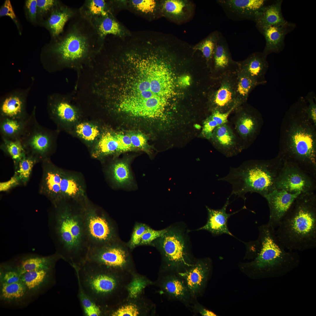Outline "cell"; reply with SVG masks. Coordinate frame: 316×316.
<instances>
[{"mask_svg":"<svg viewBox=\"0 0 316 316\" xmlns=\"http://www.w3.org/2000/svg\"><path fill=\"white\" fill-rule=\"evenodd\" d=\"M258 85L257 82L238 69L236 73V96L241 105L246 102L251 92Z\"/></svg>","mask_w":316,"mask_h":316,"instance_id":"36","label":"cell"},{"mask_svg":"<svg viewBox=\"0 0 316 316\" xmlns=\"http://www.w3.org/2000/svg\"><path fill=\"white\" fill-rule=\"evenodd\" d=\"M74 269L78 284L106 313L119 303L121 274L87 261Z\"/></svg>","mask_w":316,"mask_h":316,"instance_id":"8","label":"cell"},{"mask_svg":"<svg viewBox=\"0 0 316 316\" xmlns=\"http://www.w3.org/2000/svg\"><path fill=\"white\" fill-rule=\"evenodd\" d=\"M127 9L150 21L163 17L161 0H128Z\"/></svg>","mask_w":316,"mask_h":316,"instance_id":"29","label":"cell"},{"mask_svg":"<svg viewBox=\"0 0 316 316\" xmlns=\"http://www.w3.org/2000/svg\"><path fill=\"white\" fill-rule=\"evenodd\" d=\"M28 16L32 21L36 20L37 12V0H27L25 2Z\"/></svg>","mask_w":316,"mask_h":316,"instance_id":"53","label":"cell"},{"mask_svg":"<svg viewBox=\"0 0 316 316\" xmlns=\"http://www.w3.org/2000/svg\"><path fill=\"white\" fill-rule=\"evenodd\" d=\"M163 17L178 25L188 22L193 18L195 5L189 0H162Z\"/></svg>","mask_w":316,"mask_h":316,"instance_id":"19","label":"cell"},{"mask_svg":"<svg viewBox=\"0 0 316 316\" xmlns=\"http://www.w3.org/2000/svg\"><path fill=\"white\" fill-rule=\"evenodd\" d=\"M30 116L26 111L25 100L20 96H9L1 102L0 116L26 120Z\"/></svg>","mask_w":316,"mask_h":316,"instance_id":"30","label":"cell"},{"mask_svg":"<svg viewBox=\"0 0 316 316\" xmlns=\"http://www.w3.org/2000/svg\"><path fill=\"white\" fill-rule=\"evenodd\" d=\"M61 258L56 253L47 257L30 255L22 258L19 265L18 272L21 276L26 272L41 269L51 270L56 261Z\"/></svg>","mask_w":316,"mask_h":316,"instance_id":"31","label":"cell"},{"mask_svg":"<svg viewBox=\"0 0 316 316\" xmlns=\"http://www.w3.org/2000/svg\"><path fill=\"white\" fill-rule=\"evenodd\" d=\"M307 101L301 97L287 112L278 155L294 163L316 178V126L307 115Z\"/></svg>","mask_w":316,"mask_h":316,"instance_id":"3","label":"cell"},{"mask_svg":"<svg viewBox=\"0 0 316 316\" xmlns=\"http://www.w3.org/2000/svg\"><path fill=\"white\" fill-rule=\"evenodd\" d=\"M300 193L292 194L283 190L275 189L265 195L269 210L268 224L275 229L281 219Z\"/></svg>","mask_w":316,"mask_h":316,"instance_id":"17","label":"cell"},{"mask_svg":"<svg viewBox=\"0 0 316 316\" xmlns=\"http://www.w3.org/2000/svg\"><path fill=\"white\" fill-rule=\"evenodd\" d=\"M59 1L55 0H37V12L41 16L49 13Z\"/></svg>","mask_w":316,"mask_h":316,"instance_id":"48","label":"cell"},{"mask_svg":"<svg viewBox=\"0 0 316 316\" xmlns=\"http://www.w3.org/2000/svg\"><path fill=\"white\" fill-rule=\"evenodd\" d=\"M149 226L144 223L138 222L135 223L130 239L127 243L132 251L136 247L140 245L142 237Z\"/></svg>","mask_w":316,"mask_h":316,"instance_id":"45","label":"cell"},{"mask_svg":"<svg viewBox=\"0 0 316 316\" xmlns=\"http://www.w3.org/2000/svg\"><path fill=\"white\" fill-rule=\"evenodd\" d=\"M26 289L21 281L11 284L3 282L1 288V296L7 300L19 299L24 296Z\"/></svg>","mask_w":316,"mask_h":316,"instance_id":"42","label":"cell"},{"mask_svg":"<svg viewBox=\"0 0 316 316\" xmlns=\"http://www.w3.org/2000/svg\"><path fill=\"white\" fill-rule=\"evenodd\" d=\"M210 269L208 260L200 259L184 271L177 273L185 281L192 297L198 294L204 287Z\"/></svg>","mask_w":316,"mask_h":316,"instance_id":"18","label":"cell"},{"mask_svg":"<svg viewBox=\"0 0 316 316\" xmlns=\"http://www.w3.org/2000/svg\"><path fill=\"white\" fill-rule=\"evenodd\" d=\"M186 230L182 226H170L163 235L150 245L160 252L163 268L166 271L183 272L191 266L195 261L193 260L190 255Z\"/></svg>","mask_w":316,"mask_h":316,"instance_id":"9","label":"cell"},{"mask_svg":"<svg viewBox=\"0 0 316 316\" xmlns=\"http://www.w3.org/2000/svg\"><path fill=\"white\" fill-rule=\"evenodd\" d=\"M4 282L11 284L21 281V276L18 272L9 271L6 272L3 277Z\"/></svg>","mask_w":316,"mask_h":316,"instance_id":"55","label":"cell"},{"mask_svg":"<svg viewBox=\"0 0 316 316\" xmlns=\"http://www.w3.org/2000/svg\"><path fill=\"white\" fill-rule=\"evenodd\" d=\"M237 71L226 73L216 78L218 85L212 97L214 106L213 111L224 113L235 110L241 105L236 96Z\"/></svg>","mask_w":316,"mask_h":316,"instance_id":"15","label":"cell"},{"mask_svg":"<svg viewBox=\"0 0 316 316\" xmlns=\"http://www.w3.org/2000/svg\"><path fill=\"white\" fill-rule=\"evenodd\" d=\"M267 57L262 52L253 53L245 60L238 61V69L259 85H264L267 83L265 75L269 67Z\"/></svg>","mask_w":316,"mask_h":316,"instance_id":"21","label":"cell"},{"mask_svg":"<svg viewBox=\"0 0 316 316\" xmlns=\"http://www.w3.org/2000/svg\"><path fill=\"white\" fill-rule=\"evenodd\" d=\"M259 234L254 241L255 254L247 265L264 277L282 276L298 266L300 260L296 251H287L278 240L275 229L267 223L258 227Z\"/></svg>","mask_w":316,"mask_h":316,"instance_id":"6","label":"cell"},{"mask_svg":"<svg viewBox=\"0 0 316 316\" xmlns=\"http://www.w3.org/2000/svg\"><path fill=\"white\" fill-rule=\"evenodd\" d=\"M132 250L121 239L89 249L86 261L114 272L129 270L133 265Z\"/></svg>","mask_w":316,"mask_h":316,"instance_id":"12","label":"cell"},{"mask_svg":"<svg viewBox=\"0 0 316 316\" xmlns=\"http://www.w3.org/2000/svg\"><path fill=\"white\" fill-rule=\"evenodd\" d=\"M195 309L201 315L204 316H215L216 315L213 312L203 308L199 305L196 304L194 307Z\"/></svg>","mask_w":316,"mask_h":316,"instance_id":"57","label":"cell"},{"mask_svg":"<svg viewBox=\"0 0 316 316\" xmlns=\"http://www.w3.org/2000/svg\"><path fill=\"white\" fill-rule=\"evenodd\" d=\"M282 2V0H276L268 4L262 8L254 21L258 30L287 21L283 17L281 11Z\"/></svg>","mask_w":316,"mask_h":316,"instance_id":"28","label":"cell"},{"mask_svg":"<svg viewBox=\"0 0 316 316\" xmlns=\"http://www.w3.org/2000/svg\"><path fill=\"white\" fill-rule=\"evenodd\" d=\"M138 302L129 301L121 304L118 303L109 311L108 315L111 316H137L145 312V307Z\"/></svg>","mask_w":316,"mask_h":316,"instance_id":"38","label":"cell"},{"mask_svg":"<svg viewBox=\"0 0 316 316\" xmlns=\"http://www.w3.org/2000/svg\"><path fill=\"white\" fill-rule=\"evenodd\" d=\"M167 230V227L161 230H156L149 226L142 237L140 245H150L154 241L163 235Z\"/></svg>","mask_w":316,"mask_h":316,"instance_id":"46","label":"cell"},{"mask_svg":"<svg viewBox=\"0 0 316 316\" xmlns=\"http://www.w3.org/2000/svg\"><path fill=\"white\" fill-rule=\"evenodd\" d=\"M214 136L220 149L228 150L235 143V137L230 128L225 124L217 126L214 130Z\"/></svg>","mask_w":316,"mask_h":316,"instance_id":"40","label":"cell"},{"mask_svg":"<svg viewBox=\"0 0 316 316\" xmlns=\"http://www.w3.org/2000/svg\"><path fill=\"white\" fill-rule=\"evenodd\" d=\"M29 118L26 120H21L0 116L1 138L9 140H20Z\"/></svg>","mask_w":316,"mask_h":316,"instance_id":"33","label":"cell"},{"mask_svg":"<svg viewBox=\"0 0 316 316\" xmlns=\"http://www.w3.org/2000/svg\"><path fill=\"white\" fill-rule=\"evenodd\" d=\"M102 130L96 120L82 119L69 133L78 138L91 150L99 139Z\"/></svg>","mask_w":316,"mask_h":316,"instance_id":"26","label":"cell"},{"mask_svg":"<svg viewBox=\"0 0 316 316\" xmlns=\"http://www.w3.org/2000/svg\"><path fill=\"white\" fill-rule=\"evenodd\" d=\"M0 17L7 16L10 17L16 23H17L16 17L9 0H6L0 9Z\"/></svg>","mask_w":316,"mask_h":316,"instance_id":"52","label":"cell"},{"mask_svg":"<svg viewBox=\"0 0 316 316\" xmlns=\"http://www.w3.org/2000/svg\"><path fill=\"white\" fill-rule=\"evenodd\" d=\"M80 14L79 8L63 5L60 2L49 13L46 26L53 37L61 34L66 23Z\"/></svg>","mask_w":316,"mask_h":316,"instance_id":"22","label":"cell"},{"mask_svg":"<svg viewBox=\"0 0 316 316\" xmlns=\"http://www.w3.org/2000/svg\"><path fill=\"white\" fill-rule=\"evenodd\" d=\"M20 181L18 175L16 173L8 181L1 182L0 184V191L7 190L18 185Z\"/></svg>","mask_w":316,"mask_h":316,"instance_id":"56","label":"cell"},{"mask_svg":"<svg viewBox=\"0 0 316 316\" xmlns=\"http://www.w3.org/2000/svg\"><path fill=\"white\" fill-rule=\"evenodd\" d=\"M61 34L49 49L56 63L75 68L90 66L103 44L91 23L80 13Z\"/></svg>","mask_w":316,"mask_h":316,"instance_id":"4","label":"cell"},{"mask_svg":"<svg viewBox=\"0 0 316 316\" xmlns=\"http://www.w3.org/2000/svg\"><path fill=\"white\" fill-rule=\"evenodd\" d=\"M0 148L11 157L15 164L17 163L26 154L20 140H9L1 138Z\"/></svg>","mask_w":316,"mask_h":316,"instance_id":"43","label":"cell"},{"mask_svg":"<svg viewBox=\"0 0 316 316\" xmlns=\"http://www.w3.org/2000/svg\"><path fill=\"white\" fill-rule=\"evenodd\" d=\"M219 33L220 32L218 31H214L193 46V49L195 51H200L207 65L209 63L212 62Z\"/></svg>","mask_w":316,"mask_h":316,"instance_id":"37","label":"cell"},{"mask_svg":"<svg viewBox=\"0 0 316 316\" xmlns=\"http://www.w3.org/2000/svg\"><path fill=\"white\" fill-rule=\"evenodd\" d=\"M283 162L278 156L269 160L251 161L237 168H231L229 174L219 180L225 181L232 186L230 196L242 198L245 195L257 193L262 197L276 189V183Z\"/></svg>","mask_w":316,"mask_h":316,"instance_id":"7","label":"cell"},{"mask_svg":"<svg viewBox=\"0 0 316 316\" xmlns=\"http://www.w3.org/2000/svg\"><path fill=\"white\" fill-rule=\"evenodd\" d=\"M48 109L50 117L59 131L69 133L82 119L79 109L65 98L50 99L48 102Z\"/></svg>","mask_w":316,"mask_h":316,"instance_id":"14","label":"cell"},{"mask_svg":"<svg viewBox=\"0 0 316 316\" xmlns=\"http://www.w3.org/2000/svg\"><path fill=\"white\" fill-rule=\"evenodd\" d=\"M115 16L112 15L100 16L89 21L97 31L103 43L108 35L124 38L131 33L117 20Z\"/></svg>","mask_w":316,"mask_h":316,"instance_id":"25","label":"cell"},{"mask_svg":"<svg viewBox=\"0 0 316 316\" xmlns=\"http://www.w3.org/2000/svg\"><path fill=\"white\" fill-rule=\"evenodd\" d=\"M212 61L214 69L217 73L216 78L228 72L236 71L238 69V61L232 59L228 43L220 32Z\"/></svg>","mask_w":316,"mask_h":316,"instance_id":"24","label":"cell"},{"mask_svg":"<svg viewBox=\"0 0 316 316\" xmlns=\"http://www.w3.org/2000/svg\"><path fill=\"white\" fill-rule=\"evenodd\" d=\"M294 23L286 21L282 23L272 25L258 30L264 36L266 44L262 52L266 57L273 52L279 53L284 46L286 35L294 29Z\"/></svg>","mask_w":316,"mask_h":316,"instance_id":"20","label":"cell"},{"mask_svg":"<svg viewBox=\"0 0 316 316\" xmlns=\"http://www.w3.org/2000/svg\"><path fill=\"white\" fill-rule=\"evenodd\" d=\"M116 136L120 143L121 152L133 150L129 134H124L116 132Z\"/></svg>","mask_w":316,"mask_h":316,"instance_id":"49","label":"cell"},{"mask_svg":"<svg viewBox=\"0 0 316 316\" xmlns=\"http://www.w3.org/2000/svg\"><path fill=\"white\" fill-rule=\"evenodd\" d=\"M276 236L287 250L303 251L316 247V195L301 193L275 229Z\"/></svg>","mask_w":316,"mask_h":316,"instance_id":"5","label":"cell"},{"mask_svg":"<svg viewBox=\"0 0 316 316\" xmlns=\"http://www.w3.org/2000/svg\"><path fill=\"white\" fill-rule=\"evenodd\" d=\"M69 202L54 205L48 225L56 253L73 268H79L86 261L89 249L83 205L75 201L73 204Z\"/></svg>","mask_w":316,"mask_h":316,"instance_id":"2","label":"cell"},{"mask_svg":"<svg viewBox=\"0 0 316 316\" xmlns=\"http://www.w3.org/2000/svg\"><path fill=\"white\" fill-rule=\"evenodd\" d=\"M234 110L231 109L224 113L218 111H213L209 117L216 121L219 126L225 124L227 121L229 115Z\"/></svg>","mask_w":316,"mask_h":316,"instance_id":"54","label":"cell"},{"mask_svg":"<svg viewBox=\"0 0 316 316\" xmlns=\"http://www.w3.org/2000/svg\"><path fill=\"white\" fill-rule=\"evenodd\" d=\"M83 204L89 249L120 239L117 226L114 220L86 200Z\"/></svg>","mask_w":316,"mask_h":316,"instance_id":"10","label":"cell"},{"mask_svg":"<svg viewBox=\"0 0 316 316\" xmlns=\"http://www.w3.org/2000/svg\"><path fill=\"white\" fill-rule=\"evenodd\" d=\"M78 285V296L84 315H105L104 310L85 292L80 285Z\"/></svg>","mask_w":316,"mask_h":316,"instance_id":"39","label":"cell"},{"mask_svg":"<svg viewBox=\"0 0 316 316\" xmlns=\"http://www.w3.org/2000/svg\"><path fill=\"white\" fill-rule=\"evenodd\" d=\"M48 270H49L41 269L26 272L21 276V281L29 290L36 289L47 279Z\"/></svg>","mask_w":316,"mask_h":316,"instance_id":"41","label":"cell"},{"mask_svg":"<svg viewBox=\"0 0 316 316\" xmlns=\"http://www.w3.org/2000/svg\"><path fill=\"white\" fill-rule=\"evenodd\" d=\"M276 188L292 194L315 191L316 178L297 164L283 162L276 181Z\"/></svg>","mask_w":316,"mask_h":316,"instance_id":"13","label":"cell"},{"mask_svg":"<svg viewBox=\"0 0 316 316\" xmlns=\"http://www.w3.org/2000/svg\"><path fill=\"white\" fill-rule=\"evenodd\" d=\"M166 52L149 41L134 42L125 49L120 60L132 72L115 105L119 111L143 120L164 114L176 94L172 61Z\"/></svg>","mask_w":316,"mask_h":316,"instance_id":"1","label":"cell"},{"mask_svg":"<svg viewBox=\"0 0 316 316\" xmlns=\"http://www.w3.org/2000/svg\"><path fill=\"white\" fill-rule=\"evenodd\" d=\"M79 9L80 15L89 21L100 16H116L111 0H86Z\"/></svg>","mask_w":316,"mask_h":316,"instance_id":"32","label":"cell"},{"mask_svg":"<svg viewBox=\"0 0 316 316\" xmlns=\"http://www.w3.org/2000/svg\"><path fill=\"white\" fill-rule=\"evenodd\" d=\"M129 134L134 148L143 149L145 147L147 140L145 136L142 134L140 133H132Z\"/></svg>","mask_w":316,"mask_h":316,"instance_id":"50","label":"cell"},{"mask_svg":"<svg viewBox=\"0 0 316 316\" xmlns=\"http://www.w3.org/2000/svg\"><path fill=\"white\" fill-rule=\"evenodd\" d=\"M160 284L162 291L172 299L185 303L188 302L191 296L184 280L178 274L163 276Z\"/></svg>","mask_w":316,"mask_h":316,"instance_id":"27","label":"cell"},{"mask_svg":"<svg viewBox=\"0 0 316 316\" xmlns=\"http://www.w3.org/2000/svg\"><path fill=\"white\" fill-rule=\"evenodd\" d=\"M217 2L230 19L254 21L260 11L268 4L265 0H219Z\"/></svg>","mask_w":316,"mask_h":316,"instance_id":"16","label":"cell"},{"mask_svg":"<svg viewBox=\"0 0 316 316\" xmlns=\"http://www.w3.org/2000/svg\"><path fill=\"white\" fill-rule=\"evenodd\" d=\"M109 171L112 180L118 186H128L133 182V177L127 161L116 162L111 165Z\"/></svg>","mask_w":316,"mask_h":316,"instance_id":"35","label":"cell"},{"mask_svg":"<svg viewBox=\"0 0 316 316\" xmlns=\"http://www.w3.org/2000/svg\"><path fill=\"white\" fill-rule=\"evenodd\" d=\"M37 162L33 157L25 155L17 163L18 173L20 180L24 182L28 179L34 165Z\"/></svg>","mask_w":316,"mask_h":316,"instance_id":"44","label":"cell"},{"mask_svg":"<svg viewBox=\"0 0 316 316\" xmlns=\"http://www.w3.org/2000/svg\"><path fill=\"white\" fill-rule=\"evenodd\" d=\"M218 126L216 121L209 117L204 123L202 134L206 138H210L212 135L213 131Z\"/></svg>","mask_w":316,"mask_h":316,"instance_id":"51","label":"cell"},{"mask_svg":"<svg viewBox=\"0 0 316 316\" xmlns=\"http://www.w3.org/2000/svg\"><path fill=\"white\" fill-rule=\"evenodd\" d=\"M312 93L310 92L307 95L305 99L308 102L305 107V111L309 118L316 126V104L315 102Z\"/></svg>","mask_w":316,"mask_h":316,"instance_id":"47","label":"cell"},{"mask_svg":"<svg viewBox=\"0 0 316 316\" xmlns=\"http://www.w3.org/2000/svg\"><path fill=\"white\" fill-rule=\"evenodd\" d=\"M238 107L239 115L236 124L237 131L242 136L246 137L252 135L257 128V123L254 111Z\"/></svg>","mask_w":316,"mask_h":316,"instance_id":"34","label":"cell"},{"mask_svg":"<svg viewBox=\"0 0 316 316\" xmlns=\"http://www.w3.org/2000/svg\"><path fill=\"white\" fill-rule=\"evenodd\" d=\"M229 197L227 198L226 203L221 209H215L206 207L208 213L207 222L204 226L197 229V230H206L214 236L226 234L234 236L228 229V221L231 215L239 210L230 214L226 213V208L229 204Z\"/></svg>","mask_w":316,"mask_h":316,"instance_id":"23","label":"cell"},{"mask_svg":"<svg viewBox=\"0 0 316 316\" xmlns=\"http://www.w3.org/2000/svg\"><path fill=\"white\" fill-rule=\"evenodd\" d=\"M59 131L40 124L35 117L34 108L20 140L26 154L33 157L37 162L48 159L49 156L56 148Z\"/></svg>","mask_w":316,"mask_h":316,"instance_id":"11","label":"cell"}]
</instances>
